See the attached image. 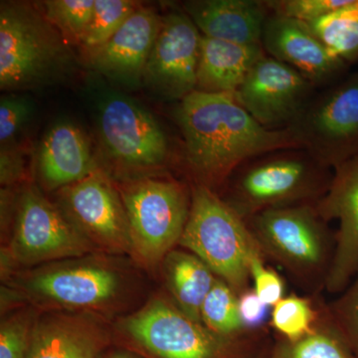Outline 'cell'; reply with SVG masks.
Wrapping results in <instances>:
<instances>
[{"mask_svg": "<svg viewBox=\"0 0 358 358\" xmlns=\"http://www.w3.org/2000/svg\"><path fill=\"white\" fill-rule=\"evenodd\" d=\"M264 259L261 250L253 254L250 260V275L253 281V289L260 300L268 307H274L284 296L285 284L275 271L266 266Z\"/></svg>", "mask_w": 358, "mask_h": 358, "instance_id": "d6a6232c", "label": "cell"}, {"mask_svg": "<svg viewBox=\"0 0 358 358\" xmlns=\"http://www.w3.org/2000/svg\"><path fill=\"white\" fill-rule=\"evenodd\" d=\"M327 307L334 324L348 341L353 357L358 358V271L348 288Z\"/></svg>", "mask_w": 358, "mask_h": 358, "instance_id": "f546056e", "label": "cell"}, {"mask_svg": "<svg viewBox=\"0 0 358 358\" xmlns=\"http://www.w3.org/2000/svg\"><path fill=\"white\" fill-rule=\"evenodd\" d=\"M27 96L8 94L0 100V143L1 148L16 145V140L33 112Z\"/></svg>", "mask_w": 358, "mask_h": 358, "instance_id": "4dcf8cb0", "label": "cell"}, {"mask_svg": "<svg viewBox=\"0 0 358 358\" xmlns=\"http://www.w3.org/2000/svg\"><path fill=\"white\" fill-rule=\"evenodd\" d=\"M245 222L265 258L286 268L303 286L324 289L336 240L315 204L268 209Z\"/></svg>", "mask_w": 358, "mask_h": 358, "instance_id": "277c9868", "label": "cell"}, {"mask_svg": "<svg viewBox=\"0 0 358 358\" xmlns=\"http://www.w3.org/2000/svg\"><path fill=\"white\" fill-rule=\"evenodd\" d=\"M141 6L131 0H95L88 29L80 45L84 54L106 43Z\"/></svg>", "mask_w": 358, "mask_h": 358, "instance_id": "484cf974", "label": "cell"}, {"mask_svg": "<svg viewBox=\"0 0 358 358\" xmlns=\"http://www.w3.org/2000/svg\"><path fill=\"white\" fill-rule=\"evenodd\" d=\"M24 154L17 145L1 148L0 152V178L2 186L17 182L25 174Z\"/></svg>", "mask_w": 358, "mask_h": 358, "instance_id": "e575fe53", "label": "cell"}, {"mask_svg": "<svg viewBox=\"0 0 358 358\" xmlns=\"http://www.w3.org/2000/svg\"><path fill=\"white\" fill-rule=\"evenodd\" d=\"M98 129L106 157L122 173L145 178L171 157L166 131L129 96L112 94L99 106Z\"/></svg>", "mask_w": 358, "mask_h": 358, "instance_id": "9c48e42d", "label": "cell"}, {"mask_svg": "<svg viewBox=\"0 0 358 358\" xmlns=\"http://www.w3.org/2000/svg\"><path fill=\"white\" fill-rule=\"evenodd\" d=\"M131 239V256L145 268L162 263L179 243L189 216L192 189L173 179L131 178L119 186Z\"/></svg>", "mask_w": 358, "mask_h": 358, "instance_id": "52a82bcc", "label": "cell"}, {"mask_svg": "<svg viewBox=\"0 0 358 358\" xmlns=\"http://www.w3.org/2000/svg\"><path fill=\"white\" fill-rule=\"evenodd\" d=\"M308 25L334 57L348 67L357 64L358 0H350L346 6Z\"/></svg>", "mask_w": 358, "mask_h": 358, "instance_id": "603a6c76", "label": "cell"}, {"mask_svg": "<svg viewBox=\"0 0 358 358\" xmlns=\"http://www.w3.org/2000/svg\"><path fill=\"white\" fill-rule=\"evenodd\" d=\"M120 331L154 358H222L230 338L214 334L171 301L157 298L120 320Z\"/></svg>", "mask_w": 358, "mask_h": 358, "instance_id": "8fae6325", "label": "cell"}, {"mask_svg": "<svg viewBox=\"0 0 358 358\" xmlns=\"http://www.w3.org/2000/svg\"><path fill=\"white\" fill-rule=\"evenodd\" d=\"M202 34L183 9L162 16V24L148 58L143 83L169 100L196 91Z\"/></svg>", "mask_w": 358, "mask_h": 358, "instance_id": "5bb4252c", "label": "cell"}, {"mask_svg": "<svg viewBox=\"0 0 358 358\" xmlns=\"http://www.w3.org/2000/svg\"><path fill=\"white\" fill-rule=\"evenodd\" d=\"M106 358H138L136 355L129 352H122V350H119V352H114L110 353Z\"/></svg>", "mask_w": 358, "mask_h": 358, "instance_id": "d590c367", "label": "cell"}, {"mask_svg": "<svg viewBox=\"0 0 358 358\" xmlns=\"http://www.w3.org/2000/svg\"><path fill=\"white\" fill-rule=\"evenodd\" d=\"M320 315V310L315 308L310 299L292 294L273 307L271 326L286 341H294L313 331Z\"/></svg>", "mask_w": 358, "mask_h": 358, "instance_id": "83f0119b", "label": "cell"}, {"mask_svg": "<svg viewBox=\"0 0 358 358\" xmlns=\"http://www.w3.org/2000/svg\"><path fill=\"white\" fill-rule=\"evenodd\" d=\"M265 54L262 45H242L202 36L196 91L234 95Z\"/></svg>", "mask_w": 358, "mask_h": 358, "instance_id": "44dd1931", "label": "cell"}, {"mask_svg": "<svg viewBox=\"0 0 358 358\" xmlns=\"http://www.w3.org/2000/svg\"><path fill=\"white\" fill-rule=\"evenodd\" d=\"M162 268L174 303L190 319L201 322L202 305L217 275L199 257L186 250L169 252L162 261Z\"/></svg>", "mask_w": 358, "mask_h": 358, "instance_id": "7402d4cb", "label": "cell"}, {"mask_svg": "<svg viewBox=\"0 0 358 358\" xmlns=\"http://www.w3.org/2000/svg\"><path fill=\"white\" fill-rule=\"evenodd\" d=\"M59 207L98 252L129 254L131 231L119 188L99 169L58 190Z\"/></svg>", "mask_w": 358, "mask_h": 358, "instance_id": "7c38bea8", "label": "cell"}, {"mask_svg": "<svg viewBox=\"0 0 358 358\" xmlns=\"http://www.w3.org/2000/svg\"><path fill=\"white\" fill-rule=\"evenodd\" d=\"M265 53L293 68L317 90L346 76L348 66L331 55L307 23L271 13L262 36Z\"/></svg>", "mask_w": 358, "mask_h": 358, "instance_id": "2e32d148", "label": "cell"}, {"mask_svg": "<svg viewBox=\"0 0 358 358\" xmlns=\"http://www.w3.org/2000/svg\"><path fill=\"white\" fill-rule=\"evenodd\" d=\"M239 312L245 329L262 326L268 317V306L264 303L253 289H247L238 296Z\"/></svg>", "mask_w": 358, "mask_h": 358, "instance_id": "836d02e7", "label": "cell"}, {"mask_svg": "<svg viewBox=\"0 0 358 358\" xmlns=\"http://www.w3.org/2000/svg\"><path fill=\"white\" fill-rule=\"evenodd\" d=\"M98 252L60 207L29 185L16 202L15 221L6 256L9 264L33 267Z\"/></svg>", "mask_w": 358, "mask_h": 358, "instance_id": "30bf717a", "label": "cell"}, {"mask_svg": "<svg viewBox=\"0 0 358 358\" xmlns=\"http://www.w3.org/2000/svg\"><path fill=\"white\" fill-rule=\"evenodd\" d=\"M201 322L224 338H233L246 329L240 317L238 294L219 278L202 305Z\"/></svg>", "mask_w": 358, "mask_h": 358, "instance_id": "d4e9b609", "label": "cell"}, {"mask_svg": "<svg viewBox=\"0 0 358 358\" xmlns=\"http://www.w3.org/2000/svg\"><path fill=\"white\" fill-rule=\"evenodd\" d=\"M36 166L40 181L48 190L74 185L100 169L86 134L70 122H59L49 129Z\"/></svg>", "mask_w": 358, "mask_h": 358, "instance_id": "ffe728a7", "label": "cell"}, {"mask_svg": "<svg viewBox=\"0 0 358 358\" xmlns=\"http://www.w3.org/2000/svg\"><path fill=\"white\" fill-rule=\"evenodd\" d=\"M72 45L36 4L0 6V89L22 91L61 81L74 68Z\"/></svg>", "mask_w": 358, "mask_h": 358, "instance_id": "3957f363", "label": "cell"}, {"mask_svg": "<svg viewBox=\"0 0 358 358\" xmlns=\"http://www.w3.org/2000/svg\"><path fill=\"white\" fill-rule=\"evenodd\" d=\"M300 148L334 169L358 155V71L317 92L286 129Z\"/></svg>", "mask_w": 358, "mask_h": 358, "instance_id": "ba28073f", "label": "cell"}, {"mask_svg": "<svg viewBox=\"0 0 358 358\" xmlns=\"http://www.w3.org/2000/svg\"><path fill=\"white\" fill-rule=\"evenodd\" d=\"M333 176V169L303 148L275 150L237 169L221 199L246 220L268 209L317 203Z\"/></svg>", "mask_w": 358, "mask_h": 358, "instance_id": "7a4b0ae2", "label": "cell"}, {"mask_svg": "<svg viewBox=\"0 0 358 358\" xmlns=\"http://www.w3.org/2000/svg\"><path fill=\"white\" fill-rule=\"evenodd\" d=\"M107 341L94 313L50 312L37 317L26 358H98Z\"/></svg>", "mask_w": 358, "mask_h": 358, "instance_id": "ac0fdd59", "label": "cell"}, {"mask_svg": "<svg viewBox=\"0 0 358 358\" xmlns=\"http://www.w3.org/2000/svg\"><path fill=\"white\" fill-rule=\"evenodd\" d=\"M174 119L194 185H225L245 162L275 150L300 148L287 129H268L234 95L195 91L179 102Z\"/></svg>", "mask_w": 358, "mask_h": 358, "instance_id": "6da1fadb", "label": "cell"}, {"mask_svg": "<svg viewBox=\"0 0 358 358\" xmlns=\"http://www.w3.org/2000/svg\"><path fill=\"white\" fill-rule=\"evenodd\" d=\"M162 24L155 8L141 6L106 43L85 54L90 67L127 86L143 83Z\"/></svg>", "mask_w": 358, "mask_h": 358, "instance_id": "e0dca14e", "label": "cell"}, {"mask_svg": "<svg viewBox=\"0 0 358 358\" xmlns=\"http://www.w3.org/2000/svg\"><path fill=\"white\" fill-rule=\"evenodd\" d=\"M287 341L280 358H355L327 307L320 310L319 320L310 334L296 341Z\"/></svg>", "mask_w": 358, "mask_h": 358, "instance_id": "cb8c5ba5", "label": "cell"}, {"mask_svg": "<svg viewBox=\"0 0 358 358\" xmlns=\"http://www.w3.org/2000/svg\"><path fill=\"white\" fill-rule=\"evenodd\" d=\"M36 320L32 310H24L2 320L0 358H26Z\"/></svg>", "mask_w": 358, "mask_h": 358, "instance_id": "f1b7e54d", "label": "cell"}, {"mask_svg": "<svg viewBox=\"0 0 358 358\" xmlns=\"http://www.w3.org/2000/svg\"><path fill=\"white\" fill-rule=\"evenodd\" d=\"M14 288L24 300L50 312L105 310L124 292V275L92 255L45 264L18 274Z\"/></svg>", "mask_w": 358, "mask_h": 358, "instance_id": "8992f818", "label": "cell"}, {"mask_svg": "<svg viewBox=\"0 0 358 358\" xmlns=\"http://www.w3.org/2000/svg\"><path fill=\"white\" fill-rule=\"evenodd\" d=\"M315 207L326 222H339L324 289L341 294L358 271V155L334 169L331 185Z\"/></svg>", "mask_w": 358, "mask_h": 358, "instance_id": "9a60e30c", "label": "cell"}, {"mask_svg": "<svg viewBox=\"0 0 358 358\" xmlns=\"http://www.w3.org/2000/svg\"><path fill=\"white\" fill-rule=\"evenodd\" d=\"M317 89L289 66L265 55L234 94L237 102L268 129H286Z\"/></svg>", "mask_w": 358, "mask_h": 358, "instance_id": "4fadbf2b", "label": "cell"}, {"mask_svg": "<svg viewBox=\"0 0 358 358\" xmlns=\"http://www.w3.org/2000/svg\"><path fill=\"white\" fill-rule=\"evenodd\" d=\"M350 0H268L271 13L308 24L346 6Z\"/></svg>", "mask_w": 358, "mask_h": 358, "instance_id": "1f68e13d", "label": "cell"}, {"mask_svg": "<svg viewBox=\"0 0 358 358\" xmlns=\"http://www.w3.org/2000/svg\"><path fill=\"white\" fill-rule=\"evenodd\" d=\"M37 6L68 43L80 47L91 21L95 0H47Z\"/></svg>", "mask_w": 358, "mask_h": 358, "instance_id": "4316f807", "label": "cell"}, {"mask_svg": "<svg viewBox=\"0 0 358 358\" xmlns=\"http://www.w3.org/2000/svg\"><path fill=\"white\" fill-rule=\"evenodd\" d=\"M182 7L202 36L242 45H262L271 14L260 0H190Z\"/></svg>", "mask_w": 358, "mask_h": 358, "instance_id": "d6986e66", "label": "cell"}, {"mask_svg": "<svg viewBox=\"0 0 358 358\" xmlns=\"http://www.w3.org/2000/svg\"><path fill=\"white\" fill-rule=\"evenodd\" d=\"M178 245L199 257L238 296L249 289L250 260L260 248L244 219L210 188L192 186L189 216Z\"/></svg>", "mask_w": 358, "mask_h": 358, "instance_id": "5b68a950", "label": "cell"}]
</instances>
